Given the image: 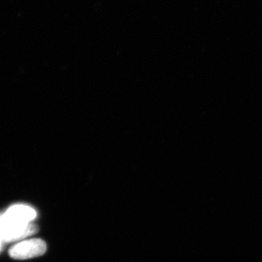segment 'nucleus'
Returning <instances> with one entry per match:
<instances>
[{
    "label": "nucleus",
    "instance_id": "nucleus-1",
    "mask_svg": "<svg viewBox=\"0 0 262 262\" xmlns=\"http://www.w3.org/2000/svg\"><path fill=\"white\" fill-rule=\"evenodd\" d=\"M46 250L47 246L42 239H25L11 246L9 255L14 259L25 260L42 256L46 252Z\"/></svg>",
    "mask_w": 262,
    "mask_h": 262
},
{
    "label": "nucleus",
    "instance_id": "nucleus-2",
    "mask_svg": "<svg viewBox=\"0 0 262 262\" xmlns=\"http://www.w3.org/2000/svg\"><path fill=\"white\" fill-rule=\"evenodd\" d=\"M38 227L31 223L27 225H13L2 220L0 214V232L4 243L19 242L37 233Z\"/></svg>",
    "mask_w": 262,
    "mask_h": 262
},
{
    "label": "nucleus",
    "instance_id": "nucleus-3",
    "mask_svg": "<svg viewBox=\"0 0 262 262\" xmlns=\"http://www.w3.org/2000/svg\"><path fill=\"white\" fill-rule=\"evenodd\" d=\"M37 216V211L34 208L24 204L13 205L1 214L2 219L5 222L15 225H29Z\"/></svg>",
    "mask_w": 262,
    "mask_h": 262
},
{
    "label": "nucleus",
    "instance_id": "nucleus-4",
    "mask_svg": "<svg viewBox=\"0 0 262 262\" xmlns=\"http://www.w3.org/2000/svg\"><path fill=\"white\" fill-rule=\"evenodd\" d=\"M3 244H5V243L4 241H3V237H2L1 232H0V251H1Z\"/></svg>",
    "mask_w": 262,
    "mask_h": 262
}]
</instances>
